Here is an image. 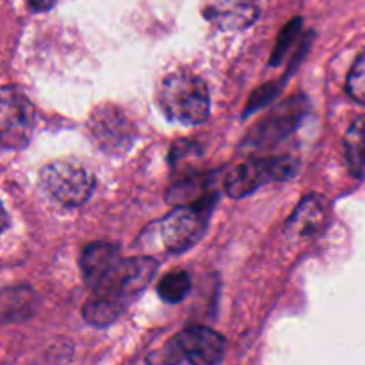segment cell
<instances>
[{
  "label": "cell",
  "instance_id": "obj_22",
  "mask_svg": "<svg viewBox=\"0 0 365 365\" xmlns=\"http://www.w3.org/2000/svg\"><path fill=\"white\" fill-rule=\"evenodd\" d=\"M7 227H9V216H7L6 209H4L2 203H0V235L7 230Z\"/></svg>",
  "mask_w": 365,
  "mask_h": 365
},
{
  "label": "cell",
  "instance_id": "obj_9",
  "mask_svg": "<svg viewBox=\"0 0 365 365\" xmlns=\"http://www.w3.org/2000/svg\"><path fill=\"white\" fill-rule=\"evenodd\" d=\"M203 14L221 31H241L259 16L257 0H207Z\"/></svg>",
  "mask_w": 365,
  "mask_h": 365
},
{
  "label": "cell",
  "instance_id": "obj_14",
  "mask_svg": "<svg viewBox=\"0 0 365 365\" xmlns=\"http://www.w3.org/2000/svg\"><path fill=\"white\" fill-rule=\"evenodd\" d=\"M123 312V305L98 294H91V298L88 299V303L82 309V316L93 327H109Z\"/></svg>",
  "mask_w": 365,
  "mask_h": 365
},
{
  "label": "cell",
  "instance_id": "obj_12",
  "mask_svg": "<svg viewBox=\"0 0 365 365\" xmlns=\"http://www.w3.org/2000/svg\"><path fill=\"white\" fill-rule=\"evenodd\" d=\"M346 160L353 177L365 178V116H359L344 138Z\"/></svg>",
  "mask_w": 365,
  "mask_h": 365
},
{
  "label": "cell",
  "instance_id": "obj_21",
  "mask_svg": "<svg viewBox=\"0 0 365 365\" xmlns=\"http://www.w3.org/2000/svg\"><path fill=\"white\" fill-rule=\"evenodd\" d=\"M25 2H27L29 9L34 13H45L56 4V0H25Z\"/></svg>",
  "mask_w": 365,
  "mask_h": 365
},
{
  "label": "cell",
  "instance_id": "obj_17",
  "mask_svg": "<svg viewBox=\"0 0 365 365\" xmlns=\"http://www.w3.org/2000/svg\"><path fill=\"white\" fill-rule=\"evenodd\" d=\"M29 299H31V294H29L25 289H14V291H9L7 294L0 296V312L7 317H18L25 309H29Z\"/></svg>",
  "mask_w": 365,
  "mask_h": 365
},
{
  "label": "cell",
  "instance_id": "obj_4",
  "mask_svg": "<svg viewBox=\"0 0 365 365\" xmlns=\"http://www.w3.org/2000/svg\"><path fill=\"white\" fill-rule=\"evenodd\" d=\"M155 271L157 262L150 257L121 259L120 264L110 271L109 277L91 291L93 294L113 299L127 309L128 303L148 287Z\"/></svg>",
  "mask_w": 365,
  "mask_h": 365
},
{
  "label": "cell",
  "instance_id": "obj_6",
  "mask_svg": "<svg viewBox=\"0 0 365 365\" xmlns=\"http://www.w3.org/2000/svg\"><path fill=\"white\" fill-rule=\"evenodd\" d=\"M210 210H212V200H205L200 203L178 205L173 212L168 214L160 223L164 248L178 253L195 246L207 232Z\"/></svg>",
  "mask_w": 365,
  "mask_h": 365
},
{
  "label": "cell",
  "instance_id": "obj_7",
  "mask_svg": "<svg viewBox=\"0 0 365 365\" xmlns=\"http://www.w3.org/2000/svg\"><path fill=\"white\" fill-rule=\"evenodd\" d=\"M91 138L103 152L120 153L130 148L135 138V128L121 110L102 107L93 113L89 120Z\"/></svg>",
  "mask_w": 365,
  "mask_h": 365
},
{
  "label": "cell",
  "instance_id": "obj_3",
  "mask_svg": "<svg viewBox=\"0 0 365 365\" xmlns=\"http://www.w3.org/2000/svg\"><path fill=\"white\" fill-rule=\"evenodd\" d=\"M36 110L31 100L14 86L0 88V146L20 150L34 132Z\"/></svg>",
  "mask_w": 365,
  "mask_h": 365
},
{
  "label": "cell",
  "instance_id": "obj_13",
  "mask_svg": "<svg viewBox=\"0 0 365 365\" xmlns=\"http://www.w3.org/2000/svg\"><path fill=\"white\" fill-rule=\"evenodd\" d=\"M299 114L302 109L299 107H292V109H278L277 114H273L271 118L264 120L262 123L257 127V132H253L257 139H253L255 143H267L273 141L274 138H284L289 132L294 130V127L299 121Z\"/></svg>",
  "mask_w": 365,
  "mask_h": 365
},
{
  "label": "cell",
  "instance_id": "obj_15",
  "mask_svg": "<svg viewBox=\"0 0 365 365\" xmlns=\"http://www.w3.org/2000/svg\"><path fill=\"white\" fill-rule=\"evenodd\" d=\"M191 291V277L185 271H173L166 274L157 285L160 299L166 303H178Z\"/></svg>",
  "mask_w": 365,
  "mask_h": 365
},
{
  "label": "cell",
  "instance_id": "obj_2",
  "mask_svg": "<svg viewBox=\"0 0 365 365\" xmlns=\"http://www.w3.org/2000/svg\"><path fill=\"white\" fill-rule=\"evenodd\" d=\"M41 187L63 207H78L88 202L95 189V177L71 160H56L41 170Z\"/></svg>",
  "mask_w": 365,
  "mask_h": 365
},
{
  "label": "cell",
  "instance_id": "obj_16",
  "mask_svg": "<svg viewBox=\"0 0 365 365\" xmlns=\"http://www.w3.org/2000/svg\"><path fill=\"white\" fill-rule=\"evenodd\" d=\"M346 91L355 102L365 106V50L359 53L346 78Z\"/></svg>",
  "mask_w": 365,
  "mask_h": 365
},
{
  "label": "cell",
  "instance_id": "obj_8",
  "mask_svg": "<svg viewBox=\"0 0 365 365\" xmlns=\"http://www.w3.org/2000/svg\"><path fill=\"white\" fill-rule=\"evenodd\" d=\"M175 339L191 365H220L227 349L223 335L205 327H189Z\"/></svg>",
  "mask_w": 365,
  "mask_h": 365
},
{
  "label": "cell",
  "instance_id": "obj_10",
  "mask_svg": "<svg viewBox=\"0 0 365 365\" xmlns=\"http://www.w3.org/2000/svg\"><path fill=\"white\" fill-rule=\"evenodd\" d=\"M328 221V203L323 196L309 195L296 207L294 214L289 217L287 232L292 239H314L324 230Z\"/></svg>",
  "mask_w": 365,
  "mask_h": 365
},
{
  "label": "cell",
  "instance_id": "obj_20",
  "mask_svg": "<svg viewBox=\"0 0 365 365\" xmlns=\"http://www.w3.org/2000/svg\"><path fill=\"white\" fill-rule=\"evenodd\" d=\"M273 95H277V88H274V86H266V88L260 89L257 95H253L252 102H250V106H248V113L250 110H253V107H255V109H259V107H262L264 103L269 102V100L273 98Z\"/></svg>",
  "mask_w": 365,
  "mask_h": 365
},
{
  "label": "cell",
  "instance_id": "obj_1",
  "mask_svg": "<svg viewBox=\"0 0 365 365\" xmlns=\"http://www.w3.org/2000/svg\"><path fill=\"white\" fill-rule=\"evenodd\" d=\"M157 102L171 121L198 125L209 118L210 96L205 82L187 71L166 77L157 93Z\"/></svg>",
  "mask_w": 365,
  "mask_h": 365
},
{
  "label": "cell",
  "instance_id": "obj_18",
  "mask_svg": "<svg viewBox=\"0 0 365 365\" xmlns=\"http://www.w3.org/2000/svg\"><path fill=\"white\" fill-rule=\"evenodd\" d=\"M299 31H302V20H292L291 24L284 29V32H282V36H280V41H278L277 48H274L271 64L280 63L282 57L287 53L289 46H291L292 41H294V39L299 36Z\"/></svg>",
  "mask_w": 365,
  "mask_h": 365
},
{
  "label": "cell",
  "instance_id": "obj_19",
  "mask_svg": "<svg viewBox=\"0 0 365 365\" xmlns=\"http://www.w3.org/2000/svg\"><path fill=\"white\" fill-rule=\"evenodd\" d=\"M182 359H184V355H182L180 351V346H178L177 339H173V341L168 342L163 349L152 353V355L148 356V364L150 365H177Z\"/></svg>",
  "mask_w": 365,
  "mask_h": 365
},
{
  "label": "cell",
  "instance_id": "obj_5",
  "mask_svg": "<svg viewBox=\"0 0 365 365\" xmlns=\"http://www.w3.org/2000/svg\"><path fill=\"white\" fill-rule=\"evenodd\" d=\"M298 171V163L291 157H266L239 164L225 178V191L232 198H242L266 182H285Z\"/></svg>",
  "mask_w": 365,
  "mask_h": 365
},
{
  "label": "cell",
  "instance_id": "obj_11",
  "mask_svg": "<svg viewBox=\"0 0 365 365\" xmlns=\"http://www.w3.org/2000/svg\"><path fill=\"white\" fill-rule=\"evenodd\" d=\"M120 248L110 242H93L82 250L81 267L82 277L91 289L106 280L110 271L120 264Z\"/></svg>",
  "mask_w": 365,
  "mask_h": 365
}]
</instances>
